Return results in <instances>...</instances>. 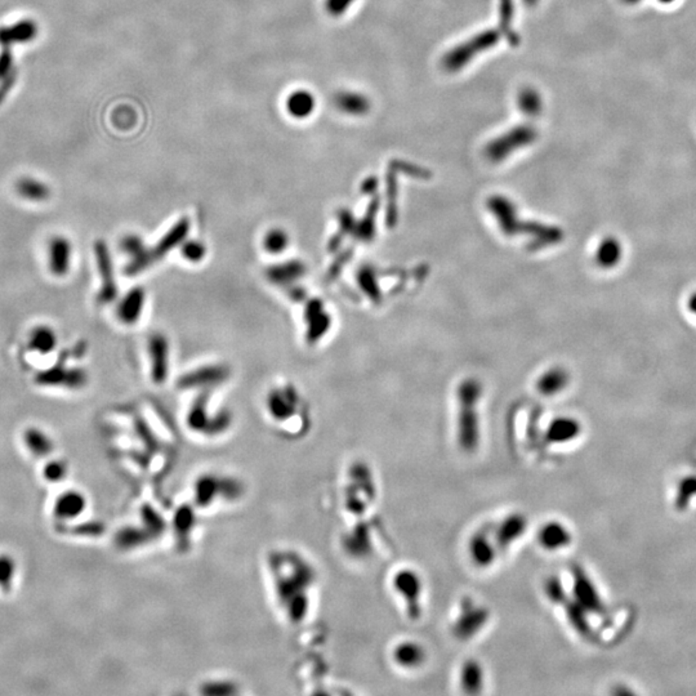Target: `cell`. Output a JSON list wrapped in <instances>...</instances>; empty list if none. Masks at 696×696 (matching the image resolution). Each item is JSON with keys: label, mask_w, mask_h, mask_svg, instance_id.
<instances>
[{"label": "cell", "mask_w": 696, "mask_h": 696, "mask_svg": "<svg viewBox=\"0 0 696 696\" xmlns=\"http://www.w3.org/2000/svg\"><path fill=\"white\" fill-rule=\"evenodd\" d=\"M537 133L532 127L513 128L507 135L496 138L487 146V157L493 161H501L503 157H508L515 149L532 143Z\"/></svg>", "instance_id": "277c9868"}, {"label": "cell", "mask_w": 696, "mask_h": 696, "mask_svg": "<svg viewBox=\"0 0 696 696\" xmlns=\"http://www.w3.org/2000/svg\"><path fill=\"white\" fill-rule=\"evenodd\" d=\"M143 307V292L141 289H133L128 293L126 298L120 302L118 308L119 319L126 324H133L141 316Z\"/></svg>", "instance_id": "ac0fdd59"}, {"label": "cell", "mask_w": 696, "mask_h": 696, "mask_svg": "<svg viewBox=\"0 0 696 696\" xmlns=\"http://www.w3.org/2000/svg\"><path fill=\"white\" fill-rule=\"evenodd\" d=\"M468 552L472 562L482 569L492 566L501 554L492 538L489 527L480 529L472 535L468 544Z\"/></svg>", "instance_id": "9c48e42d"}, {"label": "cell", "mask_w": 696, "mask_h": 696, "mask_svg": "<svg viewBox=\"0 0 696 696\" xmlns=\"http://www.w3.org/2000/svg\"><path fill=\"white\" fill-rule=\"evenodd\" d=\"M94 255L97 261L98 275L101 279V288L98 292V300L101 303H110L118 294V288L114 277L113 263L105 241H96Z\"/></svg>", "instance_id": "8992f818"}, {"label": "cell", "mask_w": 696, "mask_h": 696, "mask_svg": "<svg viewBox=\"0 0 696 696\" xmlns=\"http://www.w3.org/2000/svg\"><path fill=\"white\" fill-rule=\"evenodd\" d=\"M484 668L477 660H467L459 672L460 686L465 694H479L482 691L485 676Z\"/></svg>", "instance_id": "9a60e30c"}, {"label": "cell", "mask_w": 696, "mask_h": 696, "mask_svg": "<svg viewBox=\"0 0 696 696\" xmlns=\"http://www.w3.org/2000/svg\"><path fill=\"white\" fill-rule=\"evenodd\" d=\"M29 348L31 351L38 352L42 355H48L54 351L57 346V334L48 325H39L31 330L29 336Z\"/></svg>", "instance_id": "e0dca14e"}, {"label": "cell", "mask_w": 696, "mask_h": 696, "mask_svg": "<svg viewBox=\"0 0 696 696\" xmlns=\"http://www.w3.org/2000/svg\"><path fill=\"white\" fill-rule=\"evenodd\" d=\"M87 373L80 367H66L65 365L47 369L39 373L38 382L45 386H68V389H80L87 382Z\"/></svg>", "instance_id": "30bf717a"}, {"label": "cell", "mask_w": 696, "mask_h": 696, "mask_svg": "<svg viewBox=\"0 0 696 696\" xmlns=\"http://www.w3.org/2000/svg\"><path fill=\"white\" fill-rule=\"evenodd\" d=\"M518 106L523 113L526 115H537L542 110V99L535 90H524L518 96Z\"/></svg>", "instance_id": "7402d4cb"}, {"label": "cell", "mask_w": 696, "mask_h": 696, "mask_svg": "<svg viewBox=\"0 0 696 696\" xmlns=\"http://www.w3.org/2000/svg\"><path fill=\"white\" fill-rule=\"evenodd\" d=\"M573 542V534L569 527L560 521H548L538 532V543L548 552H558L569 547Z\"/></svg>", "instance_id": "8fae6325"}, {"label": "cell", "mask_w": 696, "mask_h": 696, "mask_svg": "<svg viewBox=\"0 0 696 696\" xmlns=\"http://www.w3.org/2000/svg\"><path fill=\"white\" fill-rule=\"evenodd\" d=\"M512 3L511 0H502V23L503 25H508L511 16H512Z\"/></svg>", "instance_id": "83f0119b"}, {"label": "cell", "mask_w": 696, "mask_h": 696, "mask_svg": "<svg viewBox=\"0 0 696 696\" xmlns=\"http://www.w3.org/2000/svg\"><path fill=\"white\" fill-rule=\"evenodd\" d=\"M623 257V247L621 241L614 238H607L601 241V245L597 249V262L606 269H611L621 262Z\"/></svg>", "instance_id": "ffe728a7"}, {"label": "cell", "mask_w": 696, "mask_h": 696, "mask_svg": "<svg viewBox=\"0 0 696 696\" xmlns=\"http://www.w3.org/2000/svg\"><path fill=\"white\" fill-rule=\"evenodd\" d=\"M427 652L417 641H403L393 650V660L405 669H417L425 664Z\"/></svg>", "instance_id": "7c38bea8"}, {"label": "cell", "mask_w": 696, "mask_h": 696, "mask_svg": "<svg viewBox=\"0 0 696 696\" xmlns=\"http://www.w3.org/2000/svg\"><path fill=\"white\" fill-rule=\"evenodd\" d=\"M73 245L66 236L57 235L48 243L47 262L53 276L65 277L71 270Z\"/></svg>", "instance_id": "52a82bcc"}, {"label": "cell", "mask_w": 696, "mask_h": 696, "mask_svg": "<svg viewBox=\"0 0 696 696\" xmlns=\"http://www.w3.org/2000/svg\"><path fill=\"white\" fill-rule=\"evenodd\" d=\"M696 495V476H690L682 480L678 485V492L676 496V503L678 508H685L690 503V499Z\"/></svg>", "instance_id": "603a6c76"}, {"label": "cell", "mask_w": 696, "mask_h": 696, "mask_svg": "<svg viewBox=\"0 0 696 696\" xmlns=\"http://www.w3.org/2000/svg\"><path fill=\"white\" fill-rule=\"evenodd\" d=\"M574 577V601L584 611L592 614L604 613L605 606L604 601L599 596V591L591 578L588 577L580 568H575L573 571Z\"/></svg>", "instance_id": "5b68a950"}, {"label": "cell", "mask_w": 696, "mask_h": 696, "mask_svg": "<svg viewBox=\"0 0 696 696\" xmlns=\"http://www.w3.org/2000/svg\"><path fill=\"white\" fill-rule=\"evenodd\" d=\"M660 1H663V3H669V1H673V0H660Z\"/></svg>", "instance_id": "4dcf8cb0"}, {"label": "cell", "mask_w": 696, "mask_h": 696, "mask_svg": "<svg viewBox=\"0 0 696 696\" xmlns=\"http://www.w3.org/2000/svg\"><path fill=\"white\" fill-rule=\"evenodd\" d=\"M624 1H627V3H630V4H633V3H637V1H640V0H624Z\"/></svg>", "instance_id": "f546056e"}, {"label": "cell", "mask_w": 696, "mask_h": 696, "mask_svg": "<svg viewBox=\"0 0 696 696\" xmlns=\"http://www.w3.org/2000/svg\"><path fill=\"white\" fill-rule=\"evenodd\" d=\"M489 530L499 554H502L521 539L527 530V518L523 513H511L493 527H489Z\"/></svg>", "instance_id": "3957f363"}, {"label": "cell", "mask_w": 696, "mask_h": 696, "mask_svg": "<svg viewBox=\"0 0 696 696\" xmlns=\"http://www.w3.org/2000/svg\"><path fill=\"white\" fill-rule=\"evenodd\" d=\"M333 102L339 111L352 116L365 115L370 110V101L367 99V96L356 92H348V90L338 92L334 96Z\"/></svg>", "instance_id": "5bb4252c"}, {"label": "cell", "mask_w": 696, "mask_h": 696, "mask_svg": "<svg viewBox=\"0 0 696 696\" xmlns=\"http://www.w3.org/2000/svg\"><path fill=\"white\" fill-rule=\"evenodd\" d=\"M164 339L154 337L151 341V355H152V374L157 382H161L166 374V347Z\"/></svg>", "instance_id": "44dd1931"}, {"label": "cell", "mask_w": 696, "mask_h": 696, "mask_svg": "<svg viewBox=\"0 0 696 696\" xmlns=\"http://www.w3.org/2000/svg\"><path fill=\"white\" fill-rule=\"evenodd\" d=\"M499 35L495 31H487L468 40L465 44L459 45L456 49L446 54L444 65L449 71H458L467 65L477 53L485 51L492 45L498 43Z\"/></svg>", "instance_id": "7a4b0ae2"}, {"label": "cell", "mask_w": 696, "mask_h": 696, "mask_svg": "<svg viewBox=\"0 0 696 696\" xmlns=\"http://www.w3.org/2000/svg\"><path fill=\"white\" fill-rule=\"evenodd\" d=\"M355 0H325V11L333 17H341L351 7Z\"/></svg>", "instance_id": "d4e9b609"}, {"label": "cell", "mask_w": 696, "mask_h": 696, "mask_svg": "<svg viewBox=\"0 0 696 696\" xmlns=\"http://www.w3.org/2000/svg\"><path fill=\"white\" fill-rule=\"evenodd\" d=\"M582 427L579 422L571 418H560L552 422L547 431L546 440L551 445H563L577 440Z\"/></svg>", "instance_id": "4fadbf2b"}, {"label": "cell", "mask_w": 696, "mask_h": 696, "mask_svg": "<svg viewBox=\"0 0 696 696\" xmlns=\"http://www.w3.org/2000/svg\"><path fill=\"white\" fill-rule=\"evenodd\" d=\"M563 382H565V378H563L562 375L558 374V373L546 375V377L540 381V391H542L543 393H547V395L556 393V392H558V391L563 387Z\"/></svg>", "instance_id": "cb8c5ba5"}, {"label": "cell", "mask_w": 696, "mask_h": 696, "mask_svg": "<svg viewBox=\"0 0 696 696\" xmlns=\"http://www.w3.org/2000/svg\"><path fill=\"white\" fill-rule=\"evenodd\" d=\"M286 111L295 119H306L311 116L316 107L315 96L308 90H300L293 92L286 99Z\"/></svg>", "instance_id": "2e32d148"}, {"label": "cell", "mask_w": 696, "mask_h": 696, "mask_svg": "<svg viewBox=\"0 0 696 696\" xmlns=\"http://www.w3.org/2000/svg\"><path fill=\"white\" fill-rule=\"evenodd\" d=\"M286 245V238L281 231H272L266 238V248L270 252H280Z\"/></svg>", "instance_id": "484cf974"}, {"label": "cell", "mask_w": 696, "mask_h": 696, "mask_svg": "<svg viewBox=\"0 0 696 696\" xmlns=\"http://www.w3.org/2000/svg\"><path fill=\"white\" fill-rule=\"evenodd\" d=\"M393 588L397 594L404 599L409 618L417 621L422 614L420 599L423 593V582L420 574L415 570H400L393 577Z\"/></svg>", "instance_id": "6da1fadb"}, {"label": "cell", "mask_w": 696, "mask_h": 696, "mask_svg": "<svg viewBox=\"0 0 696 696\" xmlns=\"http://www.w3.org/2000/svg\"><path fill=\"white\" fill-rule=\"evenodd\" d=\"M683 306H685V310H686L690 317L696 322V289L688 294V297L685 298Z\"/></svg>", "instance_id": "4316f807"}, {"label": "cell", "mask_w": 696, "mask_h": 696, "mask_svg": "<svg viewBox=\"0 0 696 696\" xmlns=\"http://www.w3.org/2000/svg\"><path fill=\"white\" fill-rule=\"evenodd\" d=\"M487 619L489 611L485 607L473 602H464L454 624V633L463 640H468L484 628Z\"/></svg>", "instance_id": "ba28073f"}, {"label": "cell", "mask_w": 696, "mask_h": 696, "mask_svg": "<svg viewBox=\"0 0 696 696\" xmlns=\"http://www.w3.org/2000/svg\"><path fill=\"white\" fill-rule=\"evenodd\" d=\"M185 255H186L188 258H191V260H199V258H202V247H200V245H197V244H196V245L193 244V245H190V247L186 248V253H185Z\"/></svg>", "instance_id": "f1b7e54d"}, {"label": "cell", "mask_w": 696, "mask_h": 696, "mask_svg": "<svg viewBox=\"0 0 696 696\" xmlns=\"http://www.w3.org/2000/svg\"><path fill=\"white\" fill-rule=\"evenodd\" d=\"M16 190L20 196L29 202H42L51 196V190L44 182L34 177H23L16 183Z\"/></svg>", "instance_id": "d6986e66"}]
</instances>
